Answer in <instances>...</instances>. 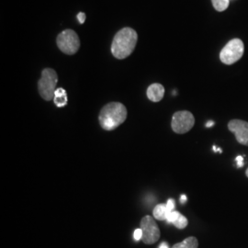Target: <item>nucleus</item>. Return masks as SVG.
I'll use <instances>...</instances> for the list:
<instances>
[{
    "instance_id": "6e6552de",
    "label": "nucleus",
    "mask_w": 248,
    "mask_h": 248,
    "mask_svg": "<svg viewBox=\"0 0 248 248\" xmlns=\"http://www.w3.org/2000/svg\"><path fill=\"white\" fill-rule=\"evenodd\" d=\"M228 129L231 133H233L236 141L248 146V123L242 120H232L228 123Z\"/></svg>"
},
{
    "instance_id": "aec40b11",
    "label": "nucleus",
    "mask_w": 248,
    "mask_h": 248,
    "mask_svg": "<svg viewBox=\"0 0 248 248\" xmlns=\"http://www.w3.org/2000/svg\"><path fill=\"white\" fill-rule=\"evenodd\" d=\"M213 125H214V122L213 121H210V122H208L207 124H206V127H213Z\"/></svg>"
},
{
    "instance_id": "0eeeda50",
    "label": "nucleus",
    "mask_w": 248,
    "mask_h": 248,
    "mask_svg": "<svg viewBox=\"0 0 248 248\" xmlns=\"http://www.w3.org/2000/svg\"><path fill=\"white\" fill-rule=\"evenodd\" d=\"M140 228L142 231V242L145 245L155 244L159 240V227L150 215H146L142 218Z\"/></svg>"
},
{
    "instance_id": "ddd939ff",
    "label": "nucleus",
    "mask_w": 248,
    "mask_h": 248,
    "mask_svg": "<svg viewBox=\"0 0 248 248\" xmlns=\"http://www.w3.org/2000/svg\"><path fill=\"white\" fill-rule=\"evenodd\" d=\"M199 241L194 236H189L181 243H177L174 245L172 248H198Z\"/></svg>"
},
{
    "instance_id": "a211bd4d",
    "label": "nucleus",
    "mask_w": 248,
    "mask_h": 248,
    "mask_svg": "<svg viewBox=\"0 0 248 248\" xmlns=\"http://www.w3.org/2000/svg\"><path fill=\"white\" fill-rule=\"evenodd\" d=\"M186 202V195H182L180 197V202L181 203H185Z\"/></svg>"
},
{
    "instance_id": "f8f14e48",
    "label": "nucleus",
    "mask_w": 248,
    "mask_h": 248,
    "mask_svg": "<svg viewBox=\"0 0 248 248\" xmlns=\"http://www.w3.org/2000/svg\"><path fill=\"white\" fill-rule=\"evenodd\" d=\"M54 104L58 108H62V107L66 106L67 104V94L66 91L62 88L56 89L55 93H54V98H53Z\"/></svg>"
},
{
    "instance_id": "f3484780",
    "label": "nucleus",
    "mask_w": 248,
    "mask_h": 248,
    "mask_svg": "<svg viewBox=\"0 0 248 248\" xmlns=\"http://www.w3.org/2000/svg\"><path fill=\"white\" fill-rule=\"evenodd\" d=\"M235 161L237 162V168H242L244 166V157L242 155H238L235 158Z\"/></svg>"
},
{
    "instance_id": "f257e3e1",
    "label": "nucleus",
    "mask_w": 248,
    "mask_h": 248,
    "mask_svg": "<svg viewBox=\"0 0 248 248\" xmlns=\"http://www.w3.org/2000/svg\"><path fill=\"white\" fill-rule=\"evenodd\" d=\"M138 41L137 32L129 27L119 31L111 44V53L119 59L124 60L133 53Z\"/></svg>"
},
{
    "instance_id": "6ab92c4d",
    "label": "nucleus",
    "mask_w": 248,
    "mask_h": 248,
    "mask_svg": "<svg viewBox=\"0 0 248 248\" xmlns=\"http://www.w3.org/2000/svg\"><path fill=\"white\" fill-rule=\"evenodd\" d=\"M159 248H169V245H168V243H162L160 245Z\"/></svg>"
},
{
    "instance_id": "2eb2a0df",
    "label": "nucleus",
    "mask_w": 248,
    "mask_h": 248,
    "mask_svg": "<svg viewBox=\"0 0 248 248\" xmlns=\"http://www.w3.org/2000/svg\"><path fill=\"white\" fill-rule=\"evenodd\" d=\"M133 237H134V240H136V241H139V240L142 239V231L141 228H139V229H136V230L134 231V233H133Z\"/></svg>"
},
{
    "instance_id": "423d86ee",
    "label": "nucleus",
    "mask_w": 248,
    "mask_h": 248,
    "mask_svg": "<svg viewBox=\"0 0 248 248\" xmlns=\"http://www.w3.org/2000/svg\"><path fill=\"white\" fill-rule=\"evenodd\" d=\"M195 124V118L193 114L187 110L177 111L171 122L172 130L178 134H184L189 132Z\"/></svg>"
},
{
    "instance_id": "f03ea898",
    "label": "nucleus",
    "mask_w": 248,
    "mask_h": 248,
    "mask_svg": "<svg viewBox=\"0 0 248 248\" xmlns=\"http://www.w3.org/2000/svg\"><path fill=\"white\" fill-rule=\"evenodd\" d=\"M127 118V108L120 102H110L103 107L98 116L100 126L106 131H113Z\"/></svg>"
},
{
    "instance_id": "7ed1b4c3",
    "label": "nucleus",
    "mask_w": 248,
    "mask_h": 248,
    "mask_svg": "<svg viewBox=\"0 0 248 248\" xmlns=\"http://www.w3.org/2000/svg\"><path fill=\"white\" fill-rule=\"evenodd\" d=\"M57 82L58 76L53 69L45 68L43 70L42 78L38 82V90L41 97L46 101H51L54 98Z\"/></svg>"
},
{
    "instance_id": "dca6fc26",
    "label": "nucleus",
    "mask_w": 248,
    "mask_h": 248,
    "mask_svg": "<svg viewBox=\"0 0 248 248\" xmlns=\"http://www.w3.org/2000/svg\"><path fill=\"white\" fill-rule=\"evenodd\" d=\"M86 14L83 13V12H80L78 15V19L79 20L80 24H83L85 21H86Z\"/></svg>"
},
{
    "instance_id": "412c9836",
    "label": "nucleus",
    "mask_w": 248,
    "mask_h": 248,
    "mask_svg": "<svg viewBox=\"0 0 248 248\" xmlns=\"http://www.w3.org/2000/svg\"><path fill=\"white\" fill-rule=\"evenodd\" d=\"M246 175H247V177H248V169H247V171H246Z\"/></svg>"
},
{
    "instance_id": "4468645a",
    "label": "nucleus",
    "mask_w": 248,
    "mask_h": 248,
    "mask_svg": "<svg viewBox=\"0 0 248 248\" xmlns=\"http://www.w3.org/2000/svg\"><path fill=\"white\" fill-rule=\"evenodd\" d=\"M212 2L214 9L219 12L226 10L230 4V0H212Z\"/></svg>"
},
{
    "instance_id": "9d476101",
    "label": "nucleus",
    "mask_w": 248,
    "mask_h": 248,
    "mask_svg": "<svg viewBox=\"0 0 248 248\" xmlns=\"http://www.w3.org/2000/svg\"><path fill=\"white\" fill-rule=\"evenodd\" d=\"M167 222L174 224L177 229H184L187 226L188 221L184 215H182L181 213H178L177 211H173L167 219Z\"/></svg>"
},
{
    "instance_id": "39448f33",
    "label": "nucleus",
    "mask_w": 248,
    "mask_h": 248,
    "mask_svg": "<svg viewBox=\"0 0 248 248\" xmlns=\"http://www.w3.org/2000/svg\"><path fill=\"white\" fill-rule=\"evenodd\" d=\"M56 44L62 53L73 55L79 50V37L75 31L65 30L57 36Z\"/></svg>"
},
{
    "instance_id": "1a4fd4ad",
    "label": "nucleus",
    "mask_w": 248,
    "mask_h": 248,
    "mask_svg": "<svg viewBox=\"0 0 248 248\" xmlns=\"http://www.w3.org/2000/svg\"><path fill=\"white\" fill-rule=\"evenodd\" d=\"M147 98L153 102H159L162 100L165 95V88L158 83H155L149 86L147 89Z\"/></svg>"
},
{
    "instance_id": "20e7f679",
    "label": "nucleus",
    "mask_w": 248,
    "mask_h": 248,
    "mask_svg": "<svg viewBox=\"0 0 248 248\" xmlns=\"http://www.w3.org/2000/svg\"><path fill=\"white\" fill-rule=\"evenodd\" d=\"M245 51V45L238 38L232 39L222 48L220 53V60L224 64L230 65L239 61Z\"/></svg>"
},
{
    "instance_id": "9b49d317",
    "label": "nucleus",
    "mask_w": 248,
    "mask_h": 248,
    "mask_svg": "<svg viewBox=\"0 0 248 248\" xmlns=\"http://www.w3.org/2000/svg\"><path fill=\"white\" fill-rule=\"evenodd\" d=\"M173 211H171L168 207L167 203L166 204H158L155 207L154 211H153V215L154 218L158 220V221H166L169 217L170 213H172Z\"/></svg>"
}]
</instances>
